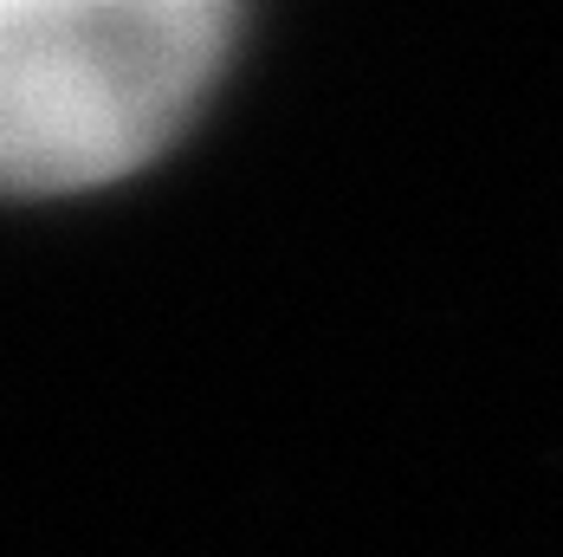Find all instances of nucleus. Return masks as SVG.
<instances>
[{
	"instance_id": "nucleus-1",
	"label": "nucleus",
	"mask_w": 563,
	"mask_h": 557,
	"mask_svg": "<svg viewBox=\"0 0 563 557\" xmlns=\"http://www.w3.org/2000/svg\"><path fill=\"white\" fill-rule=\"evenodd\" d=\"M233 40L214 0H0V195H71L150 163Z\"/></svg>"
}]
</instances>
